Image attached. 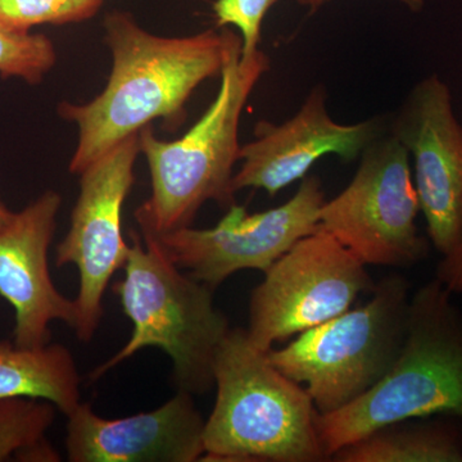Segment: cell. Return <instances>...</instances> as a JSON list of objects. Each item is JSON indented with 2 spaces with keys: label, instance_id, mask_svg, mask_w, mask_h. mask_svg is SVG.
I'll return each instance as SVG.
<instances>
[{
  "label": "cell",
  "instance_id": "cell-5",
  "mask_svg": "<svg viewBox=\"0 0 462 462\" xmlns=\"http://www.w3.org/2000/svg\"><path fill=\"white\" fill-rule=\"evenodd\" d=\"M130 238L124 279L112 289L132 321V336L89 378L98 380L142 349L156 346L171 360L178 389L205 393L214 385L212 366L229 320L215 306L214 289L176 266L152 234L130 231Z\"/></svg>",
  "mask_w": 462,
  "mask_h": 462
},
{
  "label": "cell",
  "instance_id": "cell-22",
  "mask_svg": "<svg viewBox=\"0 0 462 462\" xmlns=\"http://www.w3.org/2000/svg\"><path fill=\"white\" fill-rule=\"evenodd\" d=\"M14 460L18 461H60V455L48 442L47 438L42 442L36 443L35 446L30 447L26 451L21 452Z\"/></svg>",
  "mask_w": 462,
  "mask_h": 462
},
{
  "label": "cell",
  "instance_id": "cell-2",
  "mask_svg": "<svg viewBox=\"0 0 462 462\" xmlns=\"http://www.w3.org/2000/svg\"><path fill=\"white\" fill-rule=\"evenodd\" d=\"M216 401L205 422L200 461L328 460L311 397L273 366L247 330L230 329L214 366Z\"/></svg>",
  "mask_w": 462,
  "mask_h": 462
},
{
  "label": "cell",
  "instance_id": "cell-23",
  "mask_svg": "<svg viewBox=\"0 0 462 462\" xmlns=\"http://www.w3.org/2000/svg\"><path fill=\"white\" fill-rule=\"evenodd\" d=\"M14 211L8 208L7 206L3 203V200L0 199V229L5 227V225L11 221V218L14 217Z\"/></svg>",
  "mask_w": 462,
  "mask_h": 462
},
{
  "label": "cell",
  "instance_id": "cell-20",
  "mask_svg": "<svg viewBox=\"0 0 462 462\" xmlns=\"http://www.w3.org/2000/svg\"><path fill=\"white\" fill-rule=\"evenodd\" d=\"M282 0H216L214 12L218 26H233L242 38V60L260 51L261 27L273 5ZM311 12L320 9L329 0H293Z\"/></svg>",
  "mask_w": 462,
  "mask_h": 462
},
{
  "label": "cell",
  "instance_id": "cell-15",
  "mask_svg": "<svg viewBox=\"0 0 462 462\" xmlns=\"http://www.w3.org/2000/svg\"><path fill=\"white\" fill-rule=\"evenodd\" d=\"M80 388L74 356L65 346L25 348L0 339V398H42L67 416L81 403Z\"/></svg>",
  "mask_w": 462,
  "mask_h": 462
},
{
  "label": "cell",
  "instance_id": "cell-3",
  "mask_svg": "<svg viewBox=\"0 0 462 462\" xmlns=\"http://www.w3.org/2000/svg\"><path fill=\"white\" fill-rule=\"evenodd\" d=\"M438 279L410 300L406 336L378 384L338 411L318 418L328 460L338 449L393 422L451 416L462 424V315Z\"/></svg>",
  "mask_w": 462,
  "mask_h": 462
},
{
  "label": "cell",
  "instance_id": "cell-16",
  "mask_svg": "<svg viewBox=\"0 0 462 462\" xmlns=\"http://www.w3.org/2000/svg\"><path fill=\"white\" fill-rule=\"evenodd\" d=\"M393 422L330 457L336 462H462V434L446 422Z\"/></svg>",
  "mask_w": 462,
  "mask_h": 462
},
{
  "label": "cell",
  "instance_id": "cell-1",
  "mask_svg": "<svg viewBox=\"0 0 462 462\" xmlns=\"http://www.w3.org/2000/svg\"><path fill=\"white\" fill-rule=\"evenodd\" d=\"M103 27L112 57L105 89L90 102L58 106L60 117L78 129L69 166L75 175L152 121H182L194 90L220 76L231 53L242 48V38L229 29L167 38L143 29L124 11L106 14Z\"/></svg>",
  "mask_w": 462,
  "mask_h": 462
},
{
  "label": "cell",
  "instance_id": "cell-17",
  "mask_svg": "<svg viewBox=\"0 0 462 462\" xmlns=\"http://www.w3.org/2000/svg\"><path fill=\"white\" fill-rule=\"evenodd\" d=\"M58 409L42 398H0V462L45 439L56 420Z\"/></svg>",
  "mask_w": 462,
  "mask_h": 462
},
{
  "label": "cell",
  "instance_id": "cell-13",
  "mask_svg": "<svg viewBox=\"0 0 462 462\" xmlns=\"http://www.w3.org/2000/svg\"><path fill=\"white\" fill-rule=\"evenodd\" d=\"M62 197L47 190L0 229V296L14 310V343L25 348L50 345L51 324L76 327L75 300L51 281L48 254Z\"/></svg>",
  "mask_w": 462,
  "mask_h": 462
},
{
  "label": "cell",
  "instance_id": "cell-14",
  "mask_svg": "<svg viewBox=\"0 0 462 462\" xmlns=\"http://www.w3.org/2000/svg\"><path fill=\"white\" fill-rule=\"evenodd\" d=\"M67 419L71 462H194L205 455L206 420L180 389L153 411L106 419L81 402Z\"/></svg>",
  "mask_w": 462,
  "mask_h": 462
},
{
  "label": "cell",
  "instance_id": "cell-10",
  "mask_svg": "<svg viewBox=\"0 0 462 462\" xmlns=\"http://www.w3.org/2000/svg\"><path fill=\"white\" fill-rule=\"evenodd\" d=\"M325 200L320 179L306 176L282 206L248 214L233 205L209 229L187 226L152 236L176 266L215 291L242 270L266 273L298 240L318 229Z\"/></svg>",
  "mask_w": 462,
  "mask_h": 462
},
{
  "label": "cell",
  "instance_id": "cell-6",
  "mask_svg": "<svg viewBox=\"0 0 462 462\" xmlns=\"http://www.w3.org/2000/svg\"><path fill=\"white\" fill-rule=\"evenodd\" d=\"M409 282L389 275L365 305L300 333L267 351L276 369L306 389L320 415L348 406L391 369L409 318Z\"/></svg>",
  "mask_w": 462,
  "mask_h": 462
},
{
  "label": "cell",
  "instance_id": "cell-21",
  "mask_svg": "<svg viewBox=\"0 0 462 462\" xmlns=\"http://www.w3.org/2000/svg\"><path fill=\"white\" fill-rule=\"evenodd\" d=\"M437 279L452 294L462 293V236L457 245L438 264Z\"/></svg>",
  "mask_w": 462,
  "mask_h": 462
},
{
  "label": "cell",
  "instance_id": "cell-9",
  "mask_svg": "<svg viewBox=\"0 0 462 462\" xmlns=\"http://www.w3.org/2000/svg\"><path fill=\"white\" fill-rule=\"evenodd\" d=\"M139 154L138 133L116 144L79 173L80 191L69 229L57 245V267L74 264L78 269L75 331L84 343L90 342L98 330L105 315L106 291L129 256L130 245L123 236V211L135 182Z\"/></svg>",
  "mask_w": 462,
  "mask_h": 462
},
{
  "label": "cell",
  "instance_id": "cell-11",
  "mask_svg": "<svg viewBox=\"0 0 462 462\" xmlns=\"http://www.w3.org/2000/svg\"><path fill=\"white\" fill-rule=\"evenodd\" d=\"M389 133L412 158L428 234L446 256L462 236V125L439 76H428L412 88Z\"/></svg>",
  "mask_w": 462,
  "mask_h": 462
},
{
  "label": "cell",
  "instance_id": "cell-7",
  "mask_svg": "<svg viewBox=\"0 0 462 462\" xmlns=\"http://www.w3.org/2000/svg\"><path fill=\"white\" fill-rule=\"evenodd\" d=\"M419 211L411 158L387 132L365 149L345 189L325 200L320 226L366 266L410 267L430 252L416 225Z\"/></svg>",
  "mask_w": 462,
  "mask_h": 462
},
{
  "label": "cell",
  "instance_id": "cell-4",
  "mask_svg": "<svg viewBox=\"0 0 462 462\" xmlns=\"http://www.w3.org/2000/svg\"><path fill=\"white\" fill-rule=\"evenodd\" d=\"M240 54L242 48L231 53L214 102L180 139L161 141L151 125L139 132L152 184L151 197L135 212L141 231L162 236L190 226L207 202L227 208L236 205L233 178L242 148L240 120L270 67L261 50L247 60Z\"/></svg>",
  "mask_w": 462,
  "mask_h": 462
},
{
  "label": "cell",
  "instance_id": "cell-24",
  "mask_svg": "<svg viewBox=\"0 0 462 462\" xmlns=\"http://www.w3.org/2000/svg\"><path fill=\"white\" fill-rule=\"evenodd\" d=\"M396 2L412 12H420L421 9L424 8V0H396Z\"/></svg>",
  "mask_w": 462,
  "mask_h": 462
},
{
  "label": "cell",
  "instance_id": "cell-19",
  "mask_svg": "<svg viewBox=\"0 0 462 462\" xmlns=\"http://www.w3.org/2000/svg\"><path fill=\"white\" fill-rule=\"evenodd\" d=\"M57 62L53 42L42 33L14 32L0 27V76L41 84Z\"/></svg>",
  "mask_w": 462,
  "mask_h": 462
},
{
  "label": "cell",
  "instance_id": "cell-12",
  "mask_svg": "<svg viewBox=\"0 0 462 462\" xmlns=\"http://www.w3.org/2000/svg\"><path fill=\"white\" fill-rule=\"evenodd\" d=\"M388 132L384 117L339 124L327 109V91L316 85L296 114L282 124L260 121L254 139L240 148L233 189H263L270 196L302 180L322 157L351 162Z\"/></svg>",
  "mask_w": 462,
  "mask_h": 462
},
{
  "label": "cell",
  "instance_id": "cell-8",
  "mask_svg": "<svg viewBox=\"0 0 462 462\" xmlns=\"http://www.w3.org/2000/svg\"><path fill=\"white\" fill-rule=\"evenodd\" d=\"M249 300L247 334L270 351L294 334L345 314L373 291L366 264L319 225L272 264Z\"/></svg>",
  "mask_w": 462,
  "mask_h": 462
},
{
  "label": "cell",
  "instance_id": "cell-18",
  "mask_svg": "<svg viewBox=\"0 0 462 462\" xmlns=\"http://www.w3.org/2000/svg\"><path fill=\"white\" fill-rule=\"evenodd\" d=\"M105 0H0V27L32 32L33 27L80 23L96 17Z\"/></svg>",
  "mask_w": 462,
  "mask_h": 462
}]
</instances>
